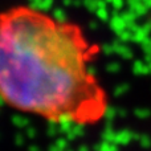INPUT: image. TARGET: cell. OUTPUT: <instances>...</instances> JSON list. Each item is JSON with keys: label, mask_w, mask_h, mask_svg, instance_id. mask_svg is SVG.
Masks as SVG:
<instances>
[{"label": "cell", "mask_w": 151, "mask_h": 151, "mask_svg": "<svg viewBox=\"0 0 151 151\" xmlns=\"http://www.w3.org/2000/svg\"><path fill=\"white\" fill-rule=\"evenodd\" d=\"M99 48L74 23L17 5L0 13V98L50 122L94 125L107 94L90 64Z\"/></svg>", "instance_id": "6da1fadb"}]
</instances>
